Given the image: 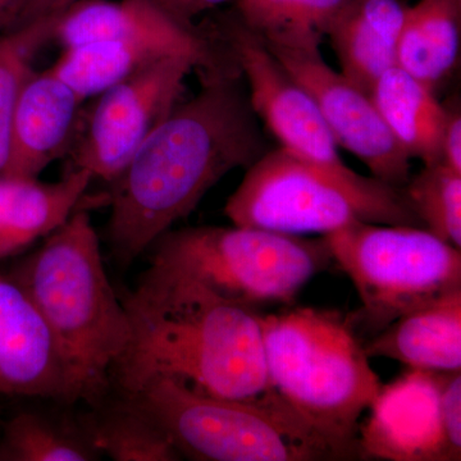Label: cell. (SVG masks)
<instances>
[{
  "instance_id": "cell-1",
  "label": "cell",
  "mask_w": 461,
  "mask_h": 461,
  "mask_svg": "<svg viewBox=\"0 0 461 461\" xmlns=\"http://www.w3.org/2000/svg\"><path fill=\"white\" fill-rule=\"evenodd\" d=\"M204 75L202 90L173 107L111 182L108 242L123 266L193 213L227 173L248 169L266 153L235 72Z\"/></svg>"
},
{
  "instance_id": "cell-2",
  "label": "cell",
  "mask_w": 461,
  "mask_h": 461,
  "mask_svg": "<svg viewBox=\"0 0 461 461\" xmlns=\"http://www.w3.org/2000/svg\"><path fill=\"white\" fill-rule=\"evenodd\" d=\"M121 300L131 335L109 375L114 393L169 378L209 395L285 403L269 381L257 309L153 263Z\"/></svg>"
},
{
  "instance_id": "cell-3",
  "label": "cell",
  "mask_w": 461,
  "mask_h": 461,
  "mask_svg": "<svg viewBox=\"0 0 461 461\" xmlns=\"http://www.w3.org/2000/svg\"><path fill=\"white\" fill-rule=\"evenodd\" d=\"M9 260L5 271L25 287L56 336L68 405H96L111 393L109 375L131 330L89 213L76 211L35 250Z\"/></svg>"
},
{
  "instance_id": "cell-4",
  "label": "cell",
  "mask_w": 461,
  "mask_h": 461,
  "mask_svg": "<svg viewBox=\"0 0 461 461\" xmlns=\"http://www.w3.org/2000/svg\"><path fill=\"white\" fill-rule=\"evenodd\" d=\"M260 323L276 393L345 459L360 456L359 420L382 384L351 318L329 309L293 308L260 315Z\"/></svg>"
},
{
  "instance_id": "cell-5",
  "label": "cell",
  "mask_w": 461,
  "mask_h": 461,
  "mask_svg": "<svg viewBox=\"0 0 461 461\" xmlns=\"http://www.w3.org/2000/svg\"><path fill=\"white\" fill-rule=\"evenodd\" d=\"M235 226L287 233H327L355 222L421 227L402 187L350 167L330 168L286 149L266 151L227 200Z\"/></svg>"
},
{
  "instance_id": "cell-6",
  "label": "cell",
  "mask_w": 461,
  "mask_h": 461,
  "mask_svg": "<svg viewBox=\"0 0 461 461\" xmlns=\"http://www.w3.org/2000/svg\"><path fill=\"white\" fill-rule=\"evenodd\" d=\"M121 395L159 421L182 459L346 460L285 403L209 395L169 378L151 379L135 393Z\"/></svg>"
},
{
  "instance_id": "cell-7",
  "label": "cell",
  "mask_w": 461,
  "mask_h": 461,
  "mask_svg": "<svg viewBox=\"0 0 461 461\" xmlns=\"http://www.w3.org/2000/svg\"><path fill=\"white\" fill-rule=\"evenodd\" d=\"M148 251L149 262L253 309L293 304L303 287L333 263L324 238L235 224L169 230Z\"/></svg>"
},
{
  "instance_id": "cell-8",
  "label": "cell",
  "mask_w": 461,
  "mask_h": 461,
  "mask_svg": "<svg viewBox=\"0 0 461 461\" xmlns=\"http://www.w3.org/2000/svg\"><path fill=\"white\" fill-rule=\"evenodd\" d=\"M323 238L362 302L351 321L372 336L402 315L461 290L460 249L429 230L355 222Z\"/></svg>"
},
{
  "instance_id": "cell-9",
  "label": "cell",
  "mask_w": 461,
  "mask_h": 461,
  "mask_svg": "<svg viewBox=\"0 0 461 461\" xmlns=\"http://www.w3.org/2000/svg\"><path fill=\"white\" fill-rule=\"evenodd\" d=\"M191 69L186 58H162L96 95L95 104L81 114L69 148L74 168L87 169L108 184L114 181L175 107Z\"/></svg>"
},
{
  "instance_id": "cell-10",
  "label": "cell",
  "mask_w": 461,
  "mask_h": 461,
  "mask_svg": "<svg viewBox=\"0 0 461 461\" xmlns=\"http://www.w3.org/2000/svg\"><path fill=\"white\" fill-rule=\"evenodd\" d=\"M268 48L311 94L339 148L362 160L373 177L405 186L411 178V158L387 129L371 95L335 71L321 57L320 48Z\"/></svg>"
},
{
  "instance_id": "cell-11",
  "label": "cell",
  "mask_w": 461,
  "mask_h": 461,
  "mask_svg": "<svg viewBox=\"0 0 461 461\" xmlns=\"http://www.w3.org/2000/svg\"><path fill=\"white\" fill-rule=\"evenodd\" d=\"M233 65L248 84V96L281 148L330 168L345 169L332 133L312 98L256 33L240 23L227 29Z\"/></svg>"
},
{
  "instance_id": "cell-12",
  "label": "cell",
  "mask_w": 461,
  "mask_h": 461,
  "mask_svg": "<svg viewBox=\"0 0 461 461\" xmlns=\"http://www.w3.org/2000/svg\"><path fill=\"white\" fill-rule=\"evenodd\" d=\"M445 372L411 369L382 384L359 426L360 456L390 461H460L461 446L446 429Z\"/></svg>"
},
{
  "instance_id": "cell-13",
  "label": "cell",
  "mask_w": 461,
  "mask_h": 461,
  "mask_svg": "<svg viewBox=\"0 0 461 461\" xmlns=\"http://www.w3.org/2000/svg\"><path fill=\"white\" fill-rule=\"evenodd\" d=\"M0 393L68 405V375L56 336L5 269H0Z\"/></svg>"
},
{
  "instance_id": "cell-14",
  "label": "cell",
  "mask_w": 461,
  "mask_h": 461,
  "mask_svg": "<svg viewBox=\"0 0 461 461\" xmlns=\"http://www.w3.org/2000/svg\"><path fill=\"white\" fill-rule=\"evenodd\" d=\"M56 38L65 48L100 41L142 42L186 58L203 74L223 68L211 42L191 32L154 0H87L67 11Z\"/></svg>"
},
{
  "instance_id": "cell-15",
  "label": "cell",
  "mask_w": 461,
  "mask_h": 461,
  "mask_svg": "<svg viewBox=\"0 0 461 461\" xmlns=\"http://www.w3.org/2000/svg\"><path fill=\"white\" fill-rule=\"evenodd\" d=\"M85 99L51 69L33 71L18 95L12 118L7 173L36 178L68 153Z\"/></svg>"
},
{
  "instance_id": "cell-16",
  "label": "cell",
  "mask_w": 461,
  "mask_h": 461,
  "mask_svg": "<svg viewBox=\"0 0 461 461\" xmlns=\"http://www.w3.org/2000/svg\"><path fill=\"white\" fill-rule=\"evenodd\" d=\"M93 180L83 168L50 184L0 176V262L21 256L59 229L75 213Z\"/></svg>"
},
{
  "instance_id": "cell-17",
  "label": "cell",
  "mask_w": 461,
  "mask_h": 461,
  "mask_svg": "<svg viewBox=\"0 0 461 461\" xmlns=\"http://www.w3.org/2000/svg\"><path fill=\"white\" fill-rule=\"evenodd\" d=\"M372 357H386L411 369H461V290L397 318L364 344Z\"/></svg>"
},
{
  "instance_id": "cell-18",
  "label": "cell",
  "mask_w": 461,
  "mask_h": 461,
  "mask_svg": "<svg viewBox=\"0 0 461 461\" xmlns=\"http://www.w3.org/2000/svg\"><path fill=\"white\" fill-rule=\"evenodd\" d=\"M405 9L399 0H350L327 33L341 74L366 93L397 66Z\"/></svg>"
},
{
  "instance_id": "cell-19",
  "label": "cell",
  "mask_w": 461,
  "mask_h": 461,
  "mask_svg": "<svg viewBox=\"0 0 461 461\" xmlns=\"http://www.w3.org/2000/svg\"><path fill=\"white\" fill-rule=\"evenodd\" d=\"M432 87L399 66L384 72L373 85L371 98L387 129L409 158L424 166L439 163V148L447 109L439 104Z\"/></svg>"
},
{
  "instance_id": "cell-20",
  "label": "cell",
  "mask_w": 461,
  "mask_h": 461,
  "mask_svg": "<svg viewBox=\"0 0 461 461\" xmlns=\"http://www.w3.org/2000/svg\"><path fill=\"white\" fill-rule=\"evenodd\" d=\"M461 0H418L406 5L397 66L435 89L460 56Z\"/></svg>"
},
{
  "instance_id": "cell-21",
  "label": "cell",
  "mask_w": 461,
  "mask_h": 461,
  "mask_svg": "<svg viewBox=\"0 0 461 461\" xmlns=\"http://www.w3.org/2000/svg\"><path fill=\"white\" fill-rule=\"evenodd\" d=\"M83 417L102 456L113 461H178L180 453L159 421L130 397L111 390Z\"/></svg>"
},
{
  "instance_id": "cell-22",
  "label": "cell",
  "mask_w": 461,
  "mask_h": 461,
  "mask_svg": "<svg viewBox=\"0 0 461 461\" xmlns=\"http://www.w3.org/2000/svg\"><path fill=\"white\" fill-rule=\"evenodd\" d=\"M83 414L23 411L9 418L0 436V461L102 459Z\"/></svg>"
},
{
  "instance_id": "cell-23",
  "label": "cell",
  "mask_w": 461,
  "mask_h": 461,
  "mask_svg": "<svg viewBox=\"0 0 461 461\" xmlns=\"http://www.w3.org/2000/svg\"><path fill=\"white\" fill-rule=\"evenodd\" d=\"M350 0H236L239 23L268 47L320 48Z\"/></svg>"
},
{
  "instance_id": "cell-24",
  "label": "cell",
  "mask_w": 461,
  "mask_h": 461,
  "mask_svg": "<svg viewBox=\"0 0 461 461\" xmlns=\"http://www.w3.org/2000/svg\"><path fill=\"white\" fill-rule=\"evenodd\" d=\"M167 56L162 50L127 41H100L65 48L51 71L86 100Z\"/></svg>"
},
{
  "instance_id": "cell-25",
  "label": "cell",
  "mask_w": 461,
  "mask_h": 461,
  "mask_svg": "<svg viewBox=\"0 0 461 461\" xmlns=\"http://www.w3.org/2000/svg\"><path fill=\"white\" fill-rule=\"evenodd\" d=\"M63 16L38 18L0 33V176L7 173L12 118L21 89L33 72V57L56 38Z\"/></svg>"
},
{
  "instance_id": "cell-26",
  "label": "cell",
  "mask_w": 461,
  "mask_h": 461,
  "mask_svg": "<svg viewBox=\"0 0 461 461\" xmlns=\"http://www.w3.org/2000/svg\"><path fill=\"white\" fill-rule=\"evenodd\" d=\"M402 189L424 229L461 249V173L442 163L424 166Z\"/></svg>"
},
{
  "instance_id": "cell-27",
  "label": "cell",
  "mask_w": 461,
  "mask_h": 461,
  "mask_svg": "<svg viewBox=\"0 0 461 461\" xmlns=\"http://www.w3.org/2000/svg\"><path fill=\"white\" fill-rule=\"evenodd\" d=\"M439 163L461 173V115L456 109H447L439 148Z\"/></svg>"
},
{
  "instance_id": "cell-28",
  "label": "cell",
  "mask_w": 461,
  "mask_h": 461,
  "mask_svg": "<svg viewBox=\"0 0 461 461\" xmlns=\"http://www.w3.org/2000/svg\"><path fill=\"white\" fill-rule=\"evenodd\" d=\"M171 16L184 23L185 18L195 16L202 12L223 5L227 0H154Z\"/></svg>"
},
{
  "instance_id": "cell-29",
  "label": "cell",
  "mask_w": 461,
  "mask_h": 461,
  "mask_svg": "<svg viewBox=\"0 0 461 461\" xmlns=\"http://www.w3.org/2000/svg\"><path fill=\"white\" fill-rule=\"evenodd\" d=\"M29 0H0V33L20 25Z\"/></svg>"
},
{
  "instance_id": "cell-30",
  "label": "cell",
  "mask_w": 461,
  "mask_h": 461,
  "mask_svg": "<svg viewBox=\"0 0 461 461\" xmlns=\"http://www.w3.org/2000/svg\"><path fill=\"white\" fill-rule=\"evenodd\" d=\"M58 2L63 3V5H77L80 3L87 2V0H58Z\"/></svg>"
}]
</instances>
